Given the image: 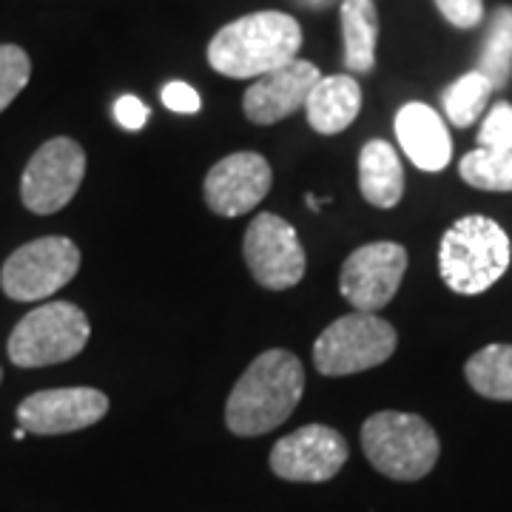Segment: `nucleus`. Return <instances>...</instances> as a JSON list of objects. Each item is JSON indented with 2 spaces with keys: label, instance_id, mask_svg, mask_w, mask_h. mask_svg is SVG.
<instances>
[{
  "label": "nucleus",
  "instance_id": "4",
  "mask_svg": "<svg viewBox=\"0 0 512 512\" xmlns=\"http://www.w3.org/2000/svg\"><path fill=\"white\" fill-rule=\"evenodd\" d=\"M367 461L393 481H419L439 461L441 444L430 421L416 413L382 410L362 424Z\"/></svg>",
  "mask_w": 512,
  "mask_h": 512
},
{
  "label": "nucleus",
  "instance_id": "25",
  "mask_svg": "<svg viewBox=\"0 0 512 512\" xmlns=\"http://www.w3.org/2000/svg\"><path fill=\"white\" fill-rule=\"evenodd\" d=\"M436 6L456 29H476L484 20V0H436Z\"/></svg>",
  "mask_w": 512,
  "mask_h": 512
},
{
  "label": "nucleus",
  "instance_id": "16",
  "mask_svg": "<svg viewBox=\"0 0 512 512\" xmlns=\"http://www.w3.org/2000/svg\"><path fill=\"white\" fill-rule=\"evenodd\" d=\"M362 89L350 74L322 77L308 94V123L319 134H339L359 117Z\"/></svg>",
  "mask_w": 512,
  "mask_h": 512
},
{
  "label": "nucleus",
  "instance_id": "30",
  "mask_svg": "<svg viewBox=\"0 0 512 512\" xmlns=\"http://www.w3.org/2000/svg\"><path fill=\"white\" fill-rule=\"evenodd\" d=\"M313 3H322V0H313Z\"/></svg>",
  "mask_w": 512,
  "mask_h": 512
},
{
  "label": "nucleus",
  "instance_id": "1",
  "mask_svg": "<svg viewBox=\"0 0 512 512\" xmlns=\"http://www.w3.org/2000/svg\"><path fill=\"white\" fill-rule=\"evenodd\" d=\"M305 393V370L291 350H265L239 376L228 402L225 424L239 439H254L291 419Z\"/></svg>",
  "mask_w": 512,
  "mask_h": 512
},
{
  "label": "nucleus",
  "instance_id": "26",
  "mask_svg": "<svg viewBox=\"0 0 512 512\" xmlns=\"http://www.w3.org/2000/svg\"><path fill=\"white\" fill-rule=\"evenodd\" d=\"M163 103L177 114H197L200 111V94L183 80H171L163 89Z\"/></svg>",
  "mask_w": 512,
  "mask_h": 512
},
{
  "label": "nucleus",
  "instance_id": "8",
  "mask_svg": "<svg viewBox=\"0 0 512 512\" xmlns=\"http://www.w3.org/2000/svg\"><path fill=\"white\" fill-rule=\"evenodd\" d=\"M83 177L86 151L72 137H55L32 154L20 180V200L32 214L49 217L72 202Z\"/></svg>",
  "mask_w": 512,
  "mask_h": 512
},
{
  "label": "nucleus",
  "instance_id": "6",
  "mask_svg": "<svg viewBox=\"0 0 512 512\" xmlns=\"http://www.w3.org/2000/svg\"><path fill=\"white\" fill-rule=\"evenodd\" d=\"M396 342V328L382 316L353 311L322 330L313 345V365L322 376H353L384 365Z\"/></svg>",
  "mask_w": 512,
  "mask_h": 512
},
{
  "label": "nucleus",
  "instance_id": "11",
  "mask_svg": "<svg viewBox=\"0 0 512 512\" xmlns=\"http://www.w3.org/2000/svg\"><path fill=\"white\" fill-rule=\"evenodd\" d=\"M348 441L325 424H305L279 439L271 450L274 476L299 484H322L336 476L348 461Z\"/></svg>",
  "mask_w": 512,
  "mask_h": 512
},
{
  "label": "nucleus",
  "instance_id": "27",
  "mask_svg": "<svg viewBox=\"0 0 512 512\" xmlns=\"http://www.w3.org/2000/svg\"><path fill=\"white\" fill-rule=\"evenodd\" d=\"M114 117L117 123L128 131H140L148 123V109L146 103L134 94H123L117 103H114Z\"/></svg>",
  "mask_w": 512,
  "mask_h": 512
},
{
  "label": "nucleus",
  "instance_id": "14",
  "mask_svg": "<svg viewBox=\"0 0 512 512\" xmlns=\"http://www.w3.org/2000/svg\"><path fill=\"white\" fill-rule=\"evenodd\" d=\"M322 80V72L311 60H291L274 72L256 77V83L242 97L245 117L256 126H274L279 120L305 109L308 94Z\"/></svg>",
  "mask_w": 512,
  "mask_h": 512
},
{
  "label": "nucleus",
  "instance_id": "21",
  "mask_svg": "<svg viewBox=\"0 0 512 512\" xmlns=\"http://www.w3.org/2000/svg\"><path fill=\"white\" fill-rule=\"evenodd\" d=\"M493 92V83L478 72V69L461 74L456 83L441 94L444 114L450 117V123L456 128L473 126L478 117H481V111L487 109V100H490Z\"/></svg>",
  "mask_w": 512,
  "mask_h": 512
},
{
  "label": "nucleus",
  "instance_id": "13",
  "mask_svg": "<svg viewBox=\"0 0 512 512\" xmlns=\"http://www.w3.org/2000/svg\"><path fill=\"white\" fill-rule=\"evenodd\" d=\"M271 165L256 151L222 157L205 177V202L220 217H242L254 211L271 191Z\"/></svg>",
  "mask_w": 512,
  "mask_h": 512
},
{
  "label": "nucleus",
  "instance_id": "7",
  "mask_svg": "<svg viewBox=\"0 0 512 512\" xmlns=\"http://www.w3.org/2000/svg\"><path fill=\"white\" fill-rule=\"evenodd\" d=\"M80 271V248L66 237L26 242L3 262L0 288L15 302H40L66 288Z\"/></svg>",
  "mask_w": 512,
  "mask_h": 512
},
{
  "label": "nucleus",
  "instance_id": "15",
  "mask_svg": "<svg viewBox=\"0 0 512 512\" xmlns=\"http://www.w3.org/2000/svg\"><path fill=\"white\" fill-rule=\"evenodd\" d=\"M396 137L410 163L421 171H444L450 165L453 157L450 131L439 111H433L427 103H407L399 109Z\"/></svg>",
  "mask_w": 512,
  "mask_h": 512
},
{
  "label": "nucleus",
  "instance_id": "28",
  "mask_svg": "<svg viewBox=\"0 0 512 512\" xmlns=\"http://www.w3.org/2000/svg\"><path fill=\"white\" fill-rule=\"evenodd\" d=\"M26 439V430H23V427H18V430H15V441H23Z\"/></svg>",
  "mask_w": 512,
  "mask_h": 512
},
{
  "label": "nucleus",
  "instance_id": "20",
  "mask_svg": "<svg viewBox=\"0 0 512 512\" xmlns=\"http://www.w3.org/2000/svg\"><path fill=\"white\" fill-rule=\"evenodd\" d=\"M478 72L484 74L493 89H504L512 77V6H498L478 55Z\"/></svg>",
  "mask_w": 512,
  "mask_h": 512
},
{
  "label": "nucleus",
  "instance_id": "22",
  "mask_svg": "<svg viewBox=\"0 0 512 512\" xmlns=\"http://www.w3.org/2000/svg\"><path fill=\"white\" fill-rule=\"evenodd\" d=\"M458 174L467 185L478 191H512V154L510 151H493V148H476L461 157Z\"/></svg>",
  "mask_w": 512,
  "mask_h": 512
},
{
  "label": "nucleus",
  "instance_id": "5",
  "mask_svg": "<svg viewBox=\"0 0 512 512\" xmlns=\"http://www.w3.org/2000/svg\"><path fill=\"white\" fill-rule=\"evenodd\" d=\"M89 316L72 302H46L20 319L9 333L6 353L12 365L46 367L69 362L89 345Z\"/></svg>",
  "mask_w": 512,
  "mask_h": 512
},
{
  "label": "nucleus",
  "instance_id": "9",
  "mask_svg": "<svg viewBox=\"0 0 512 512\" xmlns=\"http://www.w3.org/2000/svg\"><path fill=\"white\" fill-rule=\"evenodd\" d=\"M248 271L268 291H288L305 276V251L291 222L276 214H259L242 242Z\"/></svg>",
  "mask_w": 512,
  "mask_h": 512
},
{
  "label": "nucleus",
  "instance_id": "24",
  "mask_svg": "<svg viewBox=\"0 0 512 512\" xmlns=\"http://www.w3.org/2000/svg\"><path fill=\"white\" fill-rule=\"evenodd\" d=\"M478 148H493V151H510L512 154V106L510 103H495L490 114L484 117L478 131Z\"/></svg>",
  "mask_w": 512,
  "mask_h": 512
},
{
  "label": "nucleus",
  "instance_id": "3",
  "mask_svg": "<svg viewBox=\"0 0 512 512\" xmlns=\"http://www.w3.org/2000/svg\"><path fill=\"white\" fill-rule=\"evenodd\" d=\"M512 245L507 231L490 217H464L447 228L439 248L444 285L461 296H478L507 274Z\"/></svg>",
  "mask_w": 512,
  "mask_h": 512
},
{
  "label": "nucleus",
  "instance_id": "23",
  "mask_svg": "<svg viewBox=\"0 0 512 512\" xmlns=\"http://www.w3.org/2000/svg\"><path fill=\"white\" fill-rule=\"evenodd\" d=\"M29 77H32L29 55L20 46L3 43L0 46V111L12 106V100L26 89Z\"/></svg>",
  "mask_w": 512,
  "mask_h": 512
},
{
  "label": "nucleus",
  "instance_id": "29",
  "mask_svg": "<svg viewBox=\"0 0 512 512\" xmlns=\"http://www.w3.org/2000/svg\"><path fill=\"white\" fill-rule=\"evenodd\" d=\"M0 382H3V370H0Z\"/></svg>",
  "mask_w": 512,
  "mask_h": 512
},
{
  "label": "nucleus",
  "instance_id": "17",
  "mask_svg": "<svg viewBox=\"0 0 512 512\" xmlns=\"http://www.w3.org/2000/svg\"><path fill=\"white\" fill-rule=\"evenodd\" d=\"M359 188L376 208H393L404 194V168L387 140H370L359 151Z\"/></svg>",
  "mask_w": 512,
  "mask_h": 512
},
{
  "label": "nucleus",
  "instance_id": "12",
  "mask_svg": "<svg viewBox=\"0 0 512 512\" xmlns=\"http://www.w3.org/2000/svg\"><path fill=\"white\" fill-rule=\"evenodd\" d=\"M109 413V396L97 387L40 390L18 404V427L35 436H66L86 430Z\"/></svg>",
  "mask_w": 512,
  "mask_h": 512
},
{
  "label": "nucleus",
  "instance_id": "10",
  "mask_svg": "<svg viewBox=\"0 0 512 512\" xmlns=\"http://www.w3.org/2000/svg\"><path fill=\"white\" fill-rule=\"evenodd\" d=\"M407 271V251L399 242H370L345 259L339 291L359 313H379L396 296Z\"/></svg>",
  "mask_w": 512,
  "mask_h": 512
},
{
  "label": "nucleus",
  "instance_id": "2",
  "mask_svg": "<svg viewBox=\"0 0 512 512\" xmlns=\"http://www.w3.org/2000/svg\"><path fill=\"white\" fill-rule=\"evenodd\" d=\"M302 46L299 20L285 12H254L222 26L208 43V63L214 72L251 80L291 63Z\"/></svg>",
  "mask_w": 512,
  "mask_h": 512
},
{
  "label": "nucleus",
  "instance_id": "18",
  "mask_svg": "<svg viewBox=\"0 0 512 512\" xmlns=\"http://www.w3.org/2000/svg\"><path fill=\"white\" fill-rule=\"evenodd\" d=\"M339 15L345 37V66L353 74H367L376 66L379 9L373 0H342Z\"/></svg>",
  "mask_w": 512,
  "mask_h": 512
},
{
  "label": "nucleus",
  "instance_id": "19",
  "mask_svg": "<svg viewBox=\"0 0 512 512\" xmlns=\"http://www.w3.org/2000/svg\"><path fill=\"white\" fill-rule=\"evenodd\" d=\"M470 387L484 399L512 402V345H487L464 365Z\"/></svg>",
  "mask_w": 512,
  "mask_h": 512
}]
</instances>
